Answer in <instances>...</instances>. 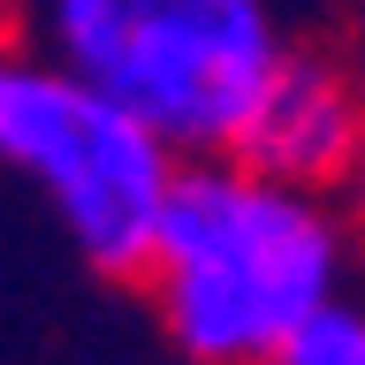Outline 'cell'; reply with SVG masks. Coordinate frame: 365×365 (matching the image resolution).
Here are the masks:
<instances>
[{
	"label": "cell",
	"instance_id": "3957f363",
	"mask_svg": "<svg viewBox=\"0 0 365 365\" xmlns=\"http://www.w3.org/2000/svg\"><path fill=\"white\" fill-rule=\"evenodd\" d=\"M0 168L31 182V198L91 274L122 282L145 274L168 190L182 175L168 137H153L130 107H114L31 38L0 46Z\"/></svg>",
	"mask_w": 365,
	"mask_h": 365
},
{
	"label": "cell",
	"instance_id": "ba28073f",
	"mask_svg": "<svg viewBox=\"0 0 365 365\" xmlns=\"http://www.w3.org/2000/svg\"><path fill=\"white\" fill-rule=\"evenodd\" d=\"M342 8H358V16H365V0H342Z\"/></svg>",
	"mask_w": 365,
	"mask_h": 365
},
{
	"label": "cell",
	"instance_id": "8992f818",
	"mask_svg": "<svg viewBox=\"0 0 365 365\" xmlns=\"http://www.w3.org/2000/svg\"><path fill=\"white\" fill-rule=\"evenodd\" d=\"M342 205H350V221L365 236V114H358V153H350V175H342Z\"/></svg>",
	"mask_w": 365,
	"mask_h": 365
},
{
	"label": "cell",
	"instance_id": "5b68a950",
	"mask_svg": "<svg viewBox=\"0 0 365 365\" xmlns=\"http://www.w3.org/2000/svg\"><path fill=\"white\" fill-rule=\"evenodd\" d=\"M274 365H365V289H350L342 304H327Z\"/></svg>",
	"mask_w": 365,
	"mask_h": 365
},
{
	"label": "cell",
	"instance_id": "277c9868",
	"mask_svg": "<svg viewBox=\"0 0 365 365\" xmlns=\"http://www.w3.org/2000/svg\"><path fill=\"white\" fill-rule=\"evenodd\" d=\"M358 114H365V61L342 53V46L297 38V53L274 68V84H267L236 153L251 168H267V175L342 190L350 153H358Z\"/></svg>",
	"mask_w": 365,
	"mask_h": 365
},
{
	"label": "cell",
	"instance_id": "7a4b0ae2",
	"mask_svg": "<svg viewBox=\"0 0 365 365\" xmlns=\"http://www.w3.org/2000/svg\"><path fill=\"white\" fill-rule=\"evenodd\" d=\"M16 38L130 107L175 160H213L244 145L304 31L289 0H23Z\"/></svg>",
	"mask_w": 365,
	"mask_h": 365
},
{
	"label": "cell",
	"instance_id": "52a82bcc",
	"mask_svg": "<svg viewBox=\"0 0 365 365\" xmlns=\"http://www.w3.org/2000/svg\"><path fill=\"white\" fill-rule=\"evenodd\" d=\"M16 8H23V0H0V46L16 38Z\"/></svg>",
	"mask_w": 365,
	"mask_h": 365
},
{
	"label": "cell",
	"instance_id": "6da1fadb",
	"mask_svg": "<svg viewBox=\"0 0 365 365\" xmlns=\"http://www.w3.org/2000/svg\"><path fill=\"white\" fill-rule=\"evenodd\" d=\"M358 274L365 236L342 190L213 153L182 160L137 282L160 335L190 365H274L327 304L358 289Z\"/></svg>",
	"mask_w": 365,
	"mask_h": 365
}]
</instances>
